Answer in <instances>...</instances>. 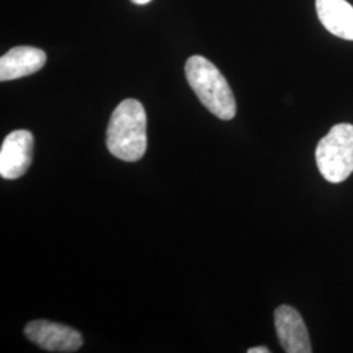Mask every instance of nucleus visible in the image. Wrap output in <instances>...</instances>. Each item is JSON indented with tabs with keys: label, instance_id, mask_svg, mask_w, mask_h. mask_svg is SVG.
Masks as SVG:
<instances>
[{
	"label": "nucleus",
	"instance_id": "obj_1",
	"mask_svg": "<svg viewBox=\"0 0 353 353\" xmlns=\"http://www.w3.org/2000/svg\"><path fill=\"white\" fill-rule=\"evenodd\" d=\"M106 145L114 157L134 163L147 151V114L138 100L121 102L110 117Z\"/></svg>",
	"mask_w": 353,
	"mask_h": 353
},
{
	"label": "nucleus",
	"instance_id": "obj_2",
	"mask_svg": "<svg viewBox=\"0 0 353 353\" xmlns=\"http://www.w3.org/2000/svg\"><path fill=\"white\" fill-rule=\"evenodd\" d=\"M186 79L204 108L223 121H230L237 113L236 99L227 79L219 68L202 55H192L185 65Z\"/></svg>",
	"mask_w": 353,
	"mask_h": 353
},
{
	"label": "nucleus",
	"instance_id": "obj_3",
	"mask_svg": "<svg viewBox=\"0 0 353 353\" xmlns=\"http://www.w3.org/2000/svg\"><path fill=\"white\" fill-rule=\"evenodd\" d=\"M316 166L331 183H341L353 173V126L339 123L319 140L316 150Z\"/></svg>",
	"mask_w": 353,
	"mask_h": 353
},
{
	"label": "nucleus",
	"instance_id": "obj_4",
	"mask_svg": "<svg viewBox=\"0 0 353 353\" xmlns=\"http://www.w3.org/2000/svg\"><path fill=\"white\" fill-rule=\"evenodd\" d=\"M26 338L48 352H76L83 345V336L70 326L50 321H32L24 328Z\"/></svg>",
	"mask_w": 353,
	"mask_h": 353
},
{
	"label": "nucleus",
	"instance_id": "obj_5",
	"mask_svg": "<svg viewBox=\"0 0 353 353\" xmlns=\"http://www.w3.org/2000/svg\"><path fill=\"white\" fill-rule=\"evenodd\" d=\"M34 138L28 130H16L1 144L0 176L17 179L24 176L33 160Z\"/></svg>",
	"mask_w": 353,
	"mask_h": 353
},
{
	"label": "nucleus",
	"instance_id": "obj_6",
	"mask_svg": "<svg viewBox=\"0 0 353 353\" xmlns=\"http://www.w3.org/2000/svg\"><path fill=\"white\" fill-rule=\"evenodd\" d=\"M275 330L285 352H313L303 316L292 306L281 305L275 310Z\"/></svg>",
	"mask_w": 353,
	"mask_h": 353
},
{
	"label": "nucleus",
	"instance_id": "obj_7",
	"mask_svg": "<svg viewBox=\"0 0 353 353\" xmlns=\"http://www.w3.org/2000/svg\"><path fill=\"white\" fill-rule=\"evenodd\" d=\"M45 51L33 46H17L0 58V80L10 81L39 71L46 63Z\"/></svg>",
	"mask_w": 353,
	"mask_h": 353
},
{
	"label": "nucleus",
	"instance_id": "obj_8",
	"mask_svg": "<svg viewBox=\"0 0 353 353\" xmlns=\"http://www.w3.org/2000/svg\"><path fill=\"white\" fill-rule=\"evenodd\" d=\"M316 10L331 34L353 41V7L347 0H316Z\"/></svg>",
	"mask_w": 353,
	"mask_h": 353
},
{
	"label": "nucleus",
	"instance_id": "obj_9",
	"mask_svg": "<svg viewBox=\"0 0 353 353\" xmlns=\"http://www.w3.org/2000/svg\"><path fill=\"white\" fill-rule=\"evenodd\" d=\"M249 353H270L271 351L267 348V347H254V348H250Z\"/></svg>",
	"mask_w": 353,
	"mask_h": 353
},
{
	"label": "nucleus",
	"instance_id": "obj_10",
	"mask_svg": "<svg viewBox=\"0 0 353 353\" xmlns=\"http://www.w3.org/2000/svg\"><path fill=\"white\" fill-rule=\"evenodd\" d=\"M134 4H138V6H144V4H148L151 3L152 0H131Z\"/></svg>",
	"mask_w": 353,
	"mask_h": 353
}]
</instances>
